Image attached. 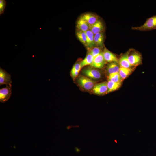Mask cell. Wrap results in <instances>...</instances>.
I'll use <instances>...</instances> for the list:
<instances>
[{"mask_svg": "<svg viewBox=\"0 0 156 156\" xmlns=\"http://www.w3.org/2000/svg\"><path fill=\"white\" fill-rule=\"evenodd\" d=\"M128 60L131 64L136 67L142 62V56L138 52L133 49H130L128 51Z\"/></svg>", "mask_w": 156, "mask_h": 156, "instance_id": "cell-4", "label": "cell"}, {"mask_svg": "<svg viewBox=\"0 0 156 156\" xmlns=\"http://www.w3.org/2000/svg\"><path fill=\"white\" fill-rule=\"evenodd\" d=\"M86 35V47L87 49L91 48L96 46L94 40V34L90 30L85 32Z\"/></svg>", "mask_w": 156, "mask_h": 156, "instance_id": "cell-13", "label": "cell"}, {"mask_svg": "<svg viewBox=\"0 0 156 156\" xmlns=\"http://www.w3.org/2000/svg\"><path fill=\"white\" fill-rule=\"evenodd\" d=\"M107 78L108 81L115 83H122L123 80L119 72L109 74Z\"/></svg>", "mask_w": 156, "mask_h": 156, "instance_id": "cell-18", "label": "cell"}, {"mask_svg": "<svg viewBox=\"0 0 156 156\" xmlns=\"http://www.w3.org/2000/svg\"><path fill=\"white\" fill-rule=\"evenodd\" d=\"M120 66L118 63L112 62L107 64L106 70L109 74L118 72Z\"/></svg>", "mask_w": 156, "mask_h": 156, "instance_id": "cell-16", "label": "cell"}, {"mask_svg": "<svg viewBox=\"0 0 156 156\" xmlns=\"http://www.w3.org/2000/svg\"><path fill=\"white\" fill-rule=\"evenodd\" d=\"M94 58V57L90 54L88 53L85 58L80 62L81 68L87 65H90L93 62Z\"/></svg>", "mask_w": 156, "mask_h": 156, "instance_id": "cell-20", "label": "cell"}, {"mask_svg": "<svg viewBox=\"0 0 156 156\" xmlns=\"http://www.w3.org/2000/svg\"><path fill=\"white\" fill-rule=\"evenodd\" d=\"M12 93V85H6L5 88L0 89V101L4 103L10 97Z\"/></svg>", "mask_w": 156, "mask_h": 156, "instance_id": "cell-6", "label": "cell"}, {"mask_svg": "<svg viewBox=\"0 0 156 156\" xmlns=\"http://www.w3.org/2000/svg\"><path fill=\"white\" fill-rule=\"evenodd\" d=\"M88 24L90 28L99 19L97 15L90 13H86L83 14L80 17Z\"/></svg>", "mask_w": 156, "mask_h": 156, "instance_id": "cell-7", "label": "cell"}, {"mask_svg": "<svg viewBox=\"0 0 156 156\" xmlns=\"http://www.w3.org/2000/svg\"><path fill=\"white\" fill-rule=\"evenodd\" d=\"M128 52L122 54L118 60V63L120 67L129 68H134L131 65L128 60Z\"/></svg>", "mask_w": 156, "mask_h": 156, "instance_id": "cell-10", "label": "cell"}, {"mask_svg": "<svg viewBox=\"0 0 156 156\" xmlns=\"http://www.w3.org/2000/svg\"><path fill=\"white\" fill-rule=\"evenodd\" d=\"M11 75L4 70L0 68V85L11 84Z\"/></svg>", "mask_w": 156, "mask_h": 156, "instance_id": "cell-9", "label": "cell"}, {"mask_svg": "<svg viewBox=\"0 0 156 156\" xmlns=\"http://www.w3.org/2000/svg\"><path fill=\"white\" fill-rule=\"evenodd\" d=\"M102 53L104 58L107 62H116L118 63V59L116 56L105 47H104Z\"/></svg>", "mask_w": 156, "mask_h": 156, "instance_id": "cell-11", "label": "cell"}, {"mask_svg": "<svg viewBox=\"0 0 156 156\" xmlns=\"http://www.w3.org/2000/svg\"><path fill=\"white\" fill-rule=\"evenodd\" d=\"M134 68H129L120 67L119 74L123 80L128 77L133 71Z\"/></svg>", "mask_w": 156, "mask_h": 156, "instance_id": "cell-17", "label": "cell"}, {"mask_svg": "<svg viewBox=\"0 0 156 156\" xmlns=\"http://www.w3.org/2000/svg\"><path fill=\"white\" fill-rule=\"evenodd\" d=\"M107 82L104 81L96 83L92 91L94 94L98 95H101L107 94Z\"/></svg>", "mask_w": 156, "mask_h": 156, "instance_id": "cell-5", "label": "cell"}, {"mask_svg": "<svg viewBox=\"0 0 156 156\" xmlns=\"http://www.w3.org/2000/svg\"><path fill=\"white\" fill-rule=\"evenodd\" d=\"M77 82L82 89L87 91L92 90L96 84V81L81 75L77 77Z\"/></svg>", "mask_w": 156, "mask_h": 156, "instance_id": "cell-2", "label": "cell"}, {"mask_svg": "<svg viewBox=\"0 0 156 156\" xmlns=\"http://www.w3.org/2000/svg\"><path fill=\"white\" fill-rule=\"evenodd\" d=\"M104 36L103 32L94 34V40L96 46L101 48L104 47Z\"/></svg>", "mask_w": 156, "mask_h": 156, "instance_id": "cell-14", "label": "cell"}, {"mask_svg": "<svg viewBox=\"0 0 156 156\" xmlns=\"http://www.w3.org/2000/svg\"><path fill=\"white\" fill-rule=\"evenodd\" d=\"M104 30V27L102 22L100 20L98 21L93 25L89 29L94 35L96 34L103 32Z\"/></svg>", "mask_w": 156, "mask_h": 156, "instance_id": "cell-12", "label": "cell"}, {"mask_svg": "<svg viewBox=\"0 0 156 156\" xmlns=\"http://www.w3.org/2000/svg\"><path fill=\"white\" fill-rule=\"evenodd\" d=\"M122 83H115L108 81L107 94L115 91L118 89L121 86Z\"/></svg>", "mask_w": 156, "mask_h": 156, "instance_id": "cell-19", "label": "cell"}, {"mask_svg": "<svg viewBox=\"0 0 156 156\" xmlns=\"http://www.w3.org/2000/svg\"><path fill=\"white\" fill-rule=\"evenodd\" d=\"M76 27L79 31L86 32L89 30V27L88 24L80 17L77 21Z\"/></svg>", "mask_w": 156, "mask_h": 156, "instance_id": "cell-15", "label": "cell"}, {"mask_svg": "<svg viewBox=\"0 0 156 156\" xmlns=\"http://www.w3.org/2000/svg\"><path fill=\"white\" fill-rule=\"evenodd\" d=\"M82 73L83 75L95 81L103 78V73L100 70L91 66L83 69Z\"/></svg>", "mask_w": 156, "mask_h": 156, "instance_id": "cell-1", "label": "cell"}, {"mask_svg": "<svg viewBox=\"0 0 156 156\" xmlns=\"http://www.w3.org/2000/svg\"><path fill=\"white\" fill-rule=\"evenodd\" d=\"M81 68L80 62V63H76L73 66L71 70V72H79Z\"/></svg>", "mask_w": 156, "mask_h": 156, "instance_id": "cell-24", "label": "cell"}, {"mask_svg": "<svg viewBox=\"0 0 156 156\" xmlns=\"http://www.w3.org/2000/svg\"><path fill=\"white\" fill-rule=\"evenodd\" d=\"M87 49L88 53L90 54L94 58L103 51L101 48L97 46Z\"/></svg>", "mask_w": 156, "mask_h": 156, "instance_id": "cell-22", "label": "cell"}, {"mask_svg": "<svg viewBox=\"0 0 156 156\" xmlns=\"http://www.w3.org/2000/svg\"><path fill=\"white\" fill-rule=\"evenodd\" d=\"M76 35L79 40L86 47V32L77 30L76 32Z\"/></svg>", "mask_w": 156, "mask_h": 156, "instance_id": "cell-21", "label": "cell"}, {"mask_svg": "<svg viewBox=\"0 0 156 156\" xmlns=\"http://www.w3.org/2000/svg\"><path fill=\"white\" fill-rule=\"evenodd\" d=\"M131 29L141 31H146L156 29V15L147 19L144 23L139 27H132Z\"/></svg>", "mask_w": 156, "mask_h": 156, "instance_id": "cell-3", "label": "cell"}, {"mask_svg": "<svg viewBox=\"0 0 156 156\" xmlns=\"http://www.w3.org/2000/svg\"><path fill=\"white\" fill-rule=\"evenodd\" d=\"M107 63L102 52L94 58L93 62L90 66L96 68L101 69L103 68Z\"/></svg>", "mask_w": 156, "mask_h": 156, "instance_id": "cell-8", "label": "cell"}, {"mask_svg": "<svg viewBox=\"0 0 156 156\" xmlns=\"http://www.w3.org/2000/svg\"><path fill=\"white\" fill-rule=\"evenodd\" d=\"M6 1L5 0H0V15L4 13V11L6 6Z\"/></svg>", "mask_w": 156, "mask_h": 156, "instance_id": "cell-23", "label": "cell"}]
</instances>
